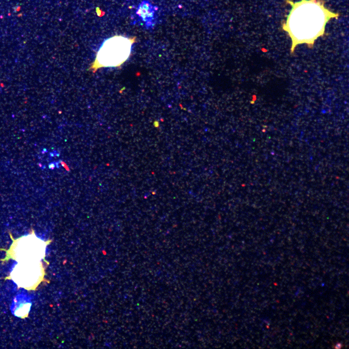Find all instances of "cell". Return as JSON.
Listing matches in <instances>:
<instances>
[{"instance_id":"1","label":"cell","mask_w":349,"mask_h":349,"mask_svg":"<svg viewBox=\"0 0 349 349\" xmlns=\"http://www.w3.org/2000/svg\"><path fill=\"white\" fill-rule=\"evenodd\" d=\"M286 2L291 6V9L282 28L291 39V54L301 44L312 48L316 40L324 35L327 23L339 16L325 7L323 0H301L295 2L286 0Z\"/></svg>"},{"instance_id":"2","label":"cell","mask_w":349,"mask_h":349,"mask_svg":"<svg viewBox=\"0 0 349 349\" xmlns=\"http://www.w3.org/2000/svg\"><path fill=\"white\" fill-rule=\"evenodd\" d=\"M136 37L115 35L106 39L99 48L90 69L94 72L102 67H117L130 56Z\"/></svg>"},{"instance_id":"3","label":"cell","mask_w":349,"mask_h":349,"mask_svg":"<svg viewBox=\"0 0 349 349\" xmlns=\"http://www.w3.org/2000/svg\"><path fill=\"white\" fill-rule=\"evenodd\" d=\"M12 243L8 249H1L6 252V256L1 261H5L12 259L16 261H40L44 260L47 246L51 240L44 241L37 237L35 231L32 228L30 233L14 238L12 234L9 232Z\"/></svg>"},{"instance_id":"4","label":"cell","mask_w":349,"mask_h":349,"mask_svg":"<svg viewBox=\"0 0 349 349\" xmlns=\"http://www.w3.org/2000/svg\"><path fill=\"white\" fill-rule=\"evenodd\" d=\"M45 270L40 261L18 262L9 277L19 287L28 290H35L43 281Z\"/></svg>"},{"instance_id":"5","label":"cell","mask_w":349,"mask_h":349,"mask_svg":"<svg viewBox=\"0 0 349 349\" xmlns=\"http://www.w3.org/2000/svg\"><path fill=\"white\" fill-rule=\"evenodd\" d=\"M156 9L148 1L144 0L139 5L136 14L145 22L146 26L150 27L153 24Z\"/></svg>"}]
</instances>
